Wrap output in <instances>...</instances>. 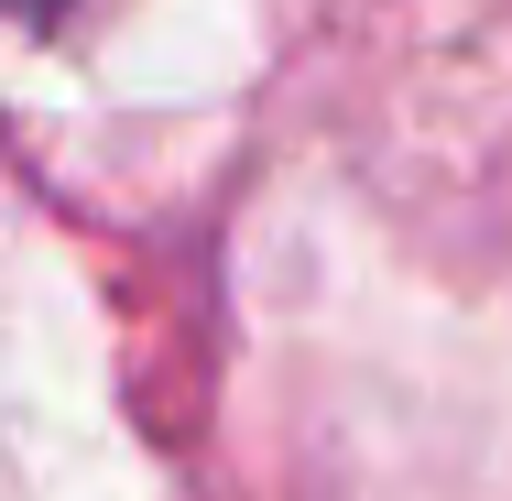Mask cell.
<instances>
[{"label":"cell","mask_w":512,"mask_h":501,"mask_svg":"<svg viewBox=\"0 0 512 501\" xmlns=\"http://www.w3.org/2000/svg\"><path fill=\"white\" fill-rule=\"evenodd\" d=\"M11 11H22L33 33H55V22H66V0H11Z\"/></svg>","instance_id":"6da1fadb"}]
</instances>
